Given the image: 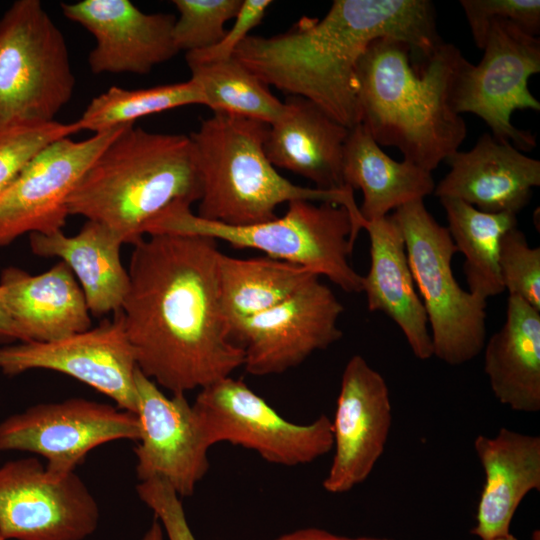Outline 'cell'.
<instances>
[{"label":"cell","instance_id":"d6a6232c","mask_svg":"<svg viewBox=\"0 0 540 540\" xmlns=\"http://www.w3.org/2000/svg\"><path fill=\"white\" fill-rule=\"evenodd\" d=\"M499 272L504 289L540 311V248L530 247L517 227L502 237Z\"/></svg>","mask_w":540,"mask_h":540},{"label":"cell","instance_id":"9c48e42d","mask_svg":"<svg viewBox=\"0 0 540 540\" xmlns=\"http://www.w3.org/2000/svg\"><path fill=\"white\" fill-rule=\"evenodd\" d=\"M192 406L211 447L230 443L287 467L312 463L333 448L331 420L326 415L308 424L288 421L232 376L200 389Z\"/></svg>","mask_w":540,"mask_h":540},{"label":"cell","instance_id":"1f68e13d","mask_svg":"<svg viewBox=\"0 0 540 540\" xmlns=\"http://www.w3.org/2000/svg\"><path fill=\"white\" fill-rule=\"evenodd\" d=\"M76 121L15 123L0 129V193L50 143L80 132Z\"/></svg>","mask_w":540,"mask_h":540},{"label":"cell","instance_id":"5bb4252c","mask_svg":"<svg viewBox=\"0 0 540 540\" xmlns=\"http://www.w3.org/2000/svg\"><path fill=\"white\" fill-rule=\"evenodd\" d=\"M98 326L50 342H25L0 348V370L8 376L32 369L68 375L136 413L138 369L121 309Z\"/></svg>","mask_w":540,"mask_h":540},{"label":"cell","instance_id":"4dcf8cb0","mask_svg":"<svg viewBox=\"0 0 540 540\" xmlns=\"http://www.w3.org/2000/svg\"><path fill=\"white\" fill-rule=\"evenodd\" d=\"M242 0H174L179 16L173 27L178 51L193 52L218 43L226 33L225 24L234 19Z\"/></svg>","mask_w":540,"mask_h":540},{"label":"cell","instance_id":"484cf974","mask_svg":"<svg viewBox=\"0 0 540 540\" xmlns=\"http://www.w3.org/2000/svg\"><path fill=\"white\" fill-rule=\"evenodd\" d=\"M342 181L345 187L362 191L359 211L365 224L408 203L424 201L435 189L431 172L406 160L398 162L390 158L362 123L349 129L343 151Z\"/></svg>","mask_w":540,"mask_h":540},{"label":"cell","instance_id":"7c38bea8","mask_svg":"<svg viewBox=\"0 0 540 540\" xmlns=\"http://www.w3.org/2000/svg\"><path fill=\"white\" fill-rule=\"evenodd\" d=\"M343 311L331 288L315 276L273 308L234 321L231 336L243 349L249 374H282L342 337L338 321Z\"/></svg>","mask_w":540,"mask_h":540},{"label":"cell","instance_id":"5b68a950","mask_svg":"<svg viewBox=\"0 0 540 540\" xmlns=\"http://www.w3.org/2000/svg\"><path fill=\"white\" fill-rule=\"evenodd\" d=\"M269 124L213 113L189 138L200 183L198 213L227 225H251L276 218L275 209L295 200L331 202L345 207L357 230L365 226L354 191L296 185L269 161L264 144Z\"/></svg>","mask_w":540,"mask_h":540},{"label":"cell","instance_id":"e0dca14e","mask_svg":"<svg viewBox=\"0 0 540 540\" xmlns=\"http://www.w3.org/2000/svg\"><path fill=\"white\" fill-rule=\"evenodd\" d=\"M391 426L384 377L361 355L352 356L342 372L331 421L334 454L324 490L342 494L367 480L385 450Z\"/></svg>","mask_w":540,"mask_h":540},{"label":"cell","instance_id":"3957f363","mask_svg":"<svg viewBox=\"0 0 540 540\" xmlns=\"http://www.w3.org/2000/svg\"><path fill=\"white\" fill-rule=\"evenodd\" d=\"M412 52L391 37L368 45L356 70L361 123L379 146L396 147L403 160L432 172L466 137L465 121L452 104L465 58L455 45L441 42L415 67Z\"/></svg>","mask_w":540,"mask_h":540},{"label":"cell","instance_id":"f35d334b","mask_svg":"<svg viewBox=\"0 0 540 540\" xmlns=\"http://www.w3.org/2000/svg\"><path fill=\"white\" fill-rule=\"evenodd\" d=\"M141 540H164V532L160 522L154 517V520Z\"/></svg>","mask_w":540,"mask_h":540},{"label":"cell","instance_id":"8fae6325","mask_svg":"<svg viewBox=\"0 0 540 540\" xmlns=\"http://www.w3.org/2000/svg\"><path fill=\"white\" fill-rule=\"evenodd\" d=\"M138 438L135 413L77 397L36 404L0 423V450L42 456L54 478L75 472L87 454L102 444Z\"/></svg>","mask_w":540,"mask_h":540},{"label":"cell","instance_id":"f546056e","mask_svg":"<svg viewBox=\"0 0 540 540\" xmlns=\"http://www.w3.org/2000/svg\"><path fill=\"white\" fill-rule=\"evenodd\" d=\"M204 104L198 84L185 82L164 84L145 89L110 87L94 97L76 120L80 130L93 133L134 124L142 117L178 107Z\"/></svg>","mask_w":540,"mask_h":540},{"label":"cell","instance_id":"4fadbf2b","mask_svg":"<svg viewBox=\"0 0 540 540\" xmlns=\"http://www.w3.org/2000/svg\"><path fill=\"white\" fill-rule=\"evenodd\" d=\"M99 519L95 497L75 472L54 478L35 457L0 467V535L5 540H84Z\"/></svg>","mask_w":540,"mask_h":540},{"label":"cell","instance_id":"cb8c5ba5","mask_svg":"<svg viewBox=\"0 0 540 540\" xmlns=\"http://www.w3.org/2000/svg\"><path fill=\"white\" fill-rule=\"evenodd\" d=\"M29 243L35 255L57 257L70 268L91 314L102 316L121 309L129 287L128 270L120 258L124 243L108 227L87 220L73 236L62 230L32 233Z\"/></svg>","mask_w":540,"mask_h":540},{"label":"cell","instance_id":"6da1fadb","mask_svg":"<svg viewBox=\"0 0 540 540\" xmlns=\"http://www.w3.org/2000/svg\"><path fill=\"white\" fill-rule=\"evenodd\" d=\"M148 236L133 245L121 307L138 369L172 394L231 376L244 353L221 302L217 240Z\"/></svg>","mask_w":540,"mask_h":540},{"label":"cell","instance_id":"2e32d148","mask_svg":"<svg viewBox=\"0 0 540 540\" xmlns=\"http://www.w3.org/2000/svg\"><path fill=\"white\" fill-rule=\"evenodd\" d=\"M139 438L134 449L139 482L159 478L181 497L191 496L207 474L208 443L185 394L165 395L139 369L135 374Z\"/></svg>","mask_w":540,"mask_h":540},{"label":"cell","instance_id":"60d3db41","mask_svg":"<svg viewBox=\"0 0 540 540\" xmlns=\"http://www.w3.org/2000/svg\"><path fill=\"white\" fill-rule=\"evenodd\" d=\"M0 540H5V539L0 535Z\"/></svg>","mask_w":540,"mask_h":540},{"label":"cell","instance_id":"d4e9b609","mask_svg":"<svg viewBox=\"0 0 540 540\" xmlns=\"http://www.w3.org/2000/svg\"><path fill=\"white\" fill-rule=\"evenodd\" d=\"M483 349L484 371L495 398L517 412H538L540 311L509 295L505 322Z\"/></svg>","mask_w":540,"mask_h":540},{"label":"cell","instance_id":"7402d4cb","mask_svg":"<svg viewBox=\"0 0 540 540\" xmlns=\"http://www.w3.org/2000/svg\"><path fill=\"white\" fill-rule=\"evenodd\" d=\"M370 268L362 276L368 310L386 314L419 360L433 357L428 319L410 269L401 230L392 215L368 222Z\"/></svg>","mask_w":540,"mask_h":540},{"label":"cell","instance_id":"603a6c76","mask_svg":"<svg viewBox=\"0 0 540 540\" xmlns=\"http://www.w3.org/2000/svg\"><path fill=\"white\" fill-rule=\"evenodd\" d=\"M283 103L264 144L269 161L309 179L318 189L346 188L342 160L349 129L303 97L287 96Z\"/></svg>","mask_w":540,"mask_h":540},{"label":"cell","instance_id":"30bf717a","mask_svg":"<svg viewBox=\"0 0 540 540\" xmlns=\"http://www.w3.org/2000/svg\"><path fill=\"white\" fill-rule=\"evenodd\" d=\"M483 50L479 64L465 59L457 74L454 110L483 119L497 141L518 150H532L535 137L513 126L511 116L515 110H540L539 101L528 88L529 78L540 71V38L511 21L495 20Z\"/></svg>","mask_w":540,"mask_h":540},{"label":"cell","instance_id":"9a60e30c","mask_svg":"<svg viewBox=\"0 0 540 540\" xmlns=\"http://www.w3.org/2000/svg\"><path fill=\"white\" fill-rule=\"evenodd\" d=\"M126 126L93 133L81 141L64 137L38 152L0 193V248L26 233L62 230L75 186Z\"/></svg>","mask_w":540,"mask_h":540},{"label":"cell","instance_id":"ab89813d","mask_svg":"<svg viewBox=\"0 0 540 540\" xmlns=\"http://www.w3.org/2000/svg\"><path fill=\"white\" fill-rule=\"evenodd\" d=\"M490 540H517V538L514 537L512 534H510V535L505 536V537L494 538V539H490Z\"/></svg>","mask_w":540,"mask_h":540},{"label":"cell","instance_id":"277c9868","mask_svg":"<svg viewBox=\"0 0 540 540\" xmlns=\"http://www.w3.org/2000/svg\"><path fill=\"white\" fill-rule=\"evenodd\" d=\"M189 136L126 126L98 155L68 198L69 215L103 224L124 244L176 201H199Z\"/></svg>","mask_w":540,"mask_h":540},{"label":"cell","instance_id":"8d00e7d4","mask_svg":"<svg viewBox=\"0 0 540 540\" xmlns=\"http://www.w3.org/2000/svg\"><path fill=\"white\" fill-rule=\"evenodd\" d=\"M275 540H394L386 537H370V536H361V537H346L333 534L324 529L307 527L297 529L293 532L283 534L277 537Z\"/></svg>","mask_w":540,"mask_h":540},{"label":"cell","instance_id":"d6986e66","mask_svg":"<svg viewBox=\"0 0 540 540\" xmlns=\"http://www.w3.org/2000/svg\"><path fill=\"white\" fill-rule=\"evenodd\" d=\"M445 161L450 171L433 194L462 200L483 212L517 215L540 185V161L488 133L471 150L456 151Z\"/></svg>","mask_w":540,"mask_h":540},{"label":"cell","instance_id":"8992f818","mask_svg":"<svg viewBox=\"0 0 540 540\" xmlns=\"http://www.w3.org/2000/svg\"><path fill=\"white\" fill-rule=\"evenodd\" d=\"M190 207L185 201L172 203L145 225L144 235L187 234L222 240L304 267L347 293L362 292V276L349 263L359 231L343 206L295 200L288 203L282 217L242 226L202 219Z\"/></svg>","mask_w":540,"mask_h":540},{"label":"cell","instance_id":"44dd1931","mask_svg":"<svg viewBox=\"0 0 540 540\" xmlns=\"http://www.w3.org/2000/svg\"><path fill=\"white\" fill-rule=\"evenodd\" d=\"M7 313L25 342H50L91 328L90 311L73 272L62 261L38 275L2 270Z\"/></svg>","mask_w":540,"mask_h":540},{"label":"cell","instance_id":"74e56055","mask_svg":"<svg viewBox=\"0 0 540 540\" xmlns=\"http://www.w3.org/2000/svg\"><path fill=\"white\" fill-rule=\"evenodd\" d=\"M15 342L22 343V336L7 313L3 301V290L0 286V344L11 345Z\"/></svg>","mask_w":540,"mask_h":540},{"label":"cell","instance_id":"52a82bcc","mask_svg":"<svg viewBox=\"0 0 540 540\" xmlns=\"http://www.w3.org/2000/svg\"><path fill=\"white\" fill-rule=\"evenodd\" d=\"M76 85L65 37L39 0H17L0 17V129L49 123Z\"/></svg>","mask_w":540,"mask_h":540},{"label":"cell","instance_id":"f1b7e54d","mask_svg":"<svg viewBox=\"0 0 540 540\" xmlns=\"http://www.w3.org/2000/svg\"><path fill=\"white\" fill-rule=\"evenodd\" d=\"M191 79L201 89L204 104L213 113H225L274 123L282 114L283 101L234 57L226 60L189 63Z\"/></svg>","mask_w":540,"mask_h":540},{"label":"cell","instance_id":"ac0fdd59","mask_svg":"<svg viewBox=\"0 0 540 540\" xmlns=\"http://www.w3.org/2000/svg\"><path fill=\"white\" fill-rule=\"evenodd\" d=\"M61 9L94 36L88 56L94 74L144 75L179 52L173 14L146 13L129 0H82L62 3Z\"/></svg>","mask_w":540,"mask_h":540},{"label":"cell","instance_id":"836d02e7","mask_svg":"<svg viewBox=\"0 0 540 540\" xmlns=\"http://www.w3.org/2000/svg\"><path fill=\"white\" fill-rule=\"evenodd\" d=\"M460 5L478 48H484L495 20L511 21L534 36L540 32L539 0H461Z\"/></svg>","mask_w":540,"mask_h":540},{"label":"cell","instance_id":"e575fe53","mask_svg":"<svg viewBox=\"0 0 540 540\" xmlns=\"http://www.w3.org/2000/svg\"><path fill=\"white\" fill-rule=\"evenodd\" d=\"M136 491L154 513L168 540H196L185 515L181 497L166 481L153 478L139 482Z\"/></svg>","mask_w":540,"mask_h":540},{"label":"cell","instance_id":"d590c367","mask_svg":"<svg viewBox=\"0 0 540 540\" xmlns=\"http://www.w3.org/2000/svg\"><path fill=\"white\" fill-rule=\"evenodd\" d=\"M271 4L270 0H242L234 24L226 30L223 38L209 48L186 53L187 64L231 58L238 46L250 35V31L262 22Z\"/></svg>","mask_w":540,"mask_h":540},{"label":"cell","instance_id":"83f0119b","mask_svg":"<svg viewBox=\"0 0 540 540\" xmlns=\"http://www.w3.org/2000/svg\"><path fill=\"white\" fill-rule=\"evenodd\" d=\"M448 231L465 262L463 272L469 292L485 300L505 291L499 272L502 237L517 226L513 213H488L456 199L440 198Z\"/></svg>","mask_w":540,"mask_h":540},{"label":"cell","instance_id":"7a4b0ae2","mask_svg":"<svg viewBox=\"0 0 540 540\" xmlns=\"http://www.w3.org/2000/svg\"><path fill=\"white\" fill-rule=\"evenodd\" d=\"M383 37L421 56L442 42L428 0H335L321 18H301L284 33L249 35L233 57L267 86L310 100L348 129L361 123L356 70L368 45Z\"/></svg>","mask_w":540,"mask_h":540},{"label":"cell","instance_id":"ba28073f","mask_svg":"<svg viewBox=\"0 0 540 540\" xmlns=\"http://www.w3.org/2000/svg\"><path fill=\"white\" fill-rule=\"evenodd\" d=\"M403 235L413 279L424 306L433 356L451 366L473 360L486 342L487 300L465 291L452 271L458 250L422 200L392 215Z\"/></svg>","mask_w":540,"mask_h":540},{"label":"cell","instance_id":"4316f807","mask_svg":"<svg viewBox=\"0 0 540 540\" xmlns=\"http://www.w3.org/2000/svg\"><path fill=\"white\" fill-rule=\"evenodd\" d=\"M220 297L230 325L280 304L316 275L268 256L235 258L219 252Z\"/></svg>","mask_w":540,"mask_h":540},{"label":"cell","instance_id":"ffe728a7","mask_svg":"<svg viewBox=\"0 0 540 540\" xmlns=\"http://www.w3.org/2000/svg\"><path fill=\"white\" fill-rule=\"evenodd\" d=\"M474 450L485 481L470 532L481 540L508 536L524 497L540 490V437L503 427L494 436L478 435Z\"/></svg>","mask_w":540,"mask_h":540}]
</instances>
